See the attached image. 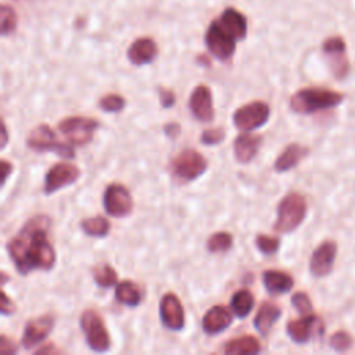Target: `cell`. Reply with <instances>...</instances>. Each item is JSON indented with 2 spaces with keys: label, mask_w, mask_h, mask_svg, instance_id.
<instances>
[{
  "label": "cell",
  "mask_w": 355,
  "mask_h": 355,
  "mask_svg": "<svg viewBox=\"0 0 355 355\" xmlns=\"http://www.w3.org/2000/svg\"><path fill=\"white\" fill-rule=\"evenodd\" d=\"M322 49H323V53H324L326 55L334 54V53H345V43H344V40H343L341 37L336 36V37L327 39V40L323 43Z\"/></svg>",
  "instance_id": "36"
},
{
  "label": "cell",
  "mask_w": 355,
  "mask_h": 355,
  "mask_svg": "<svg viewBox=\"0 0 355 355\" xmlns=\"http://www.w3.org/2000/svg\"><path fill=\"white\" fill-rule=\"evenodd\" d=\"M261 344L254 336H240L237 338L229 340L222 351L227 355H254L261 352Z\"/></svg>",
  "instance_id": "24"
},
{
  "label": "cell",
  "mask_w": 355,
  "mask_h": 355,
  "mask_svg": "<svg viewBox=\"0 0 355 355\" xmlns=\"http://www.w3.org/2000/svg\"><path fill=\"white\" fill-rule=\"evenodd\" d=\"M189 108L193 116L200 122H211L215 116L212 93L208 86L198 85L190 94Z\"/></svg>",
  "instance_id": "16"
},
{
  "label": "cell",
  "mask_w": 355,
  "mask_h": 355,
  "mask_svg": "<svg viewBox=\"0 0 355 355\" xmlns=\"http://www.w3.org/2000/svg\"><path fill=\"white\" fill-rule=\"evenodd\" d=\"M233 245V236L227 232H216L207 240V250L211 254L226 252Z\"/></svg>",
  "instance_id": "28"
},
{
  "label": "cell",
  "mask_w": 355,
  "mask_h": 355,
  "mask_svg": "<svg viewBox=\"0 0 355 355\" xmlns=\"http://www.w3.org/2000/svg\"><path fill=\"white\" fill-rule=\"evenodd\" d=\"M309 153V150L298 143H291L288 144L282 153L280 155L275 159L273 162V169L279 173L287 172L293 168H295L298 165V162L306 157V154Z\"/></svg>",
  "instance_id": "20"
},
{
  "label": "cell",
  "mask_w": 355,
  "mask_h": 355,
  "mask_svg": "<svg viewBox=\"0 0 355 355\" xmlns=\"http://www.w3.org/2000/svg\"><path fill=\"white\" fill-rule=\"evenodd\" d=\"M329 344L330 347L334 349V351H338V352H344L347 349L351 348L352 345V338L351 336L344 331V330H340V331H336L330 338H329Z\"/></svg>",
  "instance_id": "33"
},
{
  "label": "cell",
  "mask_w": 355,
  "mask_h": 355,
  "mask_svg": "<svg viewBox=\"0 0 355 355\" xmlns=\"http://www.w3.org/2000/svg\"><path fill=\"white\" fill-rule=\"evenodd\" d=\"M306 201L295 191L286 194L277 205V219L273 225V230L277 233L294 232L305 219Z\"/></svg>",
  "instance_id": "3"
},
{
  "label": "cell",
  "mask_w": 355,
  "mask_h": 355,
  "mask_svg": "<svg viewBox=\"0 0 355 355\" xmlns=\"http://www.w3.org/2000/svg\"><path fill=\"white\" fill-rule=\"evenodd\" d=\"M50 225L51 220L47 215H35L7 241L6 250L19 275L26 276L33 270L53 269L55 251L49 240Z\"/></svg>",
  "instance_id": "1"
},
{
  "label": "cell",
  "mask_w": 355,
  "mask_h": 355,
  "mask_svg": "<svg viewBox=\"0 0 355 355\" xmlns=\"http://www.w3.org/2000/svg\"><path fill=\"white\" fill-rule=\"evenodd\" d=\"M80 229L90 237H105L110 232V222L103 216L86 218L80 222Z\"/></svg>",
  "instance_id": "27"
},
{
  "label": "cell",
  "mask_w": 355,
  "mask_h": 355,
  "mask_svg": "<svg viewBox=\"0 0 355 355\" xmlns=\"http://www.w3.org/2000/svg\"><path fill=\"white\" fill-rule=\"evenodd\" d=\"M337 255V244L331 240L323 241L313 252L309 261V272L313 277H323L333 269Z\"/></svg>",
  "instance_id": "15"
},
{
  "label": "cell",
  "mask_w": 355,
  "mask_h": 355,
  "mask_svg": "<svg viewBox=\"0 0 355 355\" xmlns=\"http://www.w3.org/2000/svg\"><path fill=\"white\" fill-rule=\"evenodd\" d=\"M0 311L3 315H12L15 312L14 302L7 297V294L1 293V301H0Z\"/></svg>",
  "instance_id": "39"
},
{
  "label": "cell",
  "mask_w": 355,
  "mask_h": 355,
  "mask_svg": "<svg viewBox=\"0 0 355 355\" xmlns=\"http://www.w3.org/2000/svg\"><path fill=\"white\" fill-rule=\"evenodd\" d=\"M344 100V94L322 87H305L295 92L290 98V108L297 114H313L334 108Z\"/></svg>",
  "instance_id": "2"
},
{
  "label": "cell",
  "mask_w": 355,
  "mask_h": 355,
  "mask_svg": "<svg viewBox=\"0 0 355 355\" xmlns=\"http://www.w3.org/2000/svg\"><path fill=\"white\" fill-rule=\"evenodd\" d=\"M262 144V136L243 132L240 133L233 144L234 157L240 164H248L251 162L255 155L259 151V147Z\"/></svg>",
  "instance_id": "18"
},
{
  "label": "cell",
  "mask_w": 355,
  "mask_h": 355,
  "mask_svg": "<svg viewBox=\"0 0 355 355\" xmlns=\"http://www.w3.org/2000/svg\"><path fill=\"white\" fill-rule=\"evenodd\" d=\"M79 176H80L79 168H76L75 165L67 164V162H58L47 171V173L44 176L43 191H44V194L50 196V194L61 190L62 187L71 186L72 183H75L79 179Z\"/></svg>",
  "instance_id": "12"
},
{
  "label": "cell",
  "mask_w": 355,
  "mask_h": 355,
  "mask_svg": "<svg viewBox=\"0 0 355 355\" xmlns=\"http://www.w3.org/2000/svg\"><path fill=\"white\" fill-rule=\"evenodd\" d=\"M254 295L250 290L247 288H240L237 290L232 298H230V309L232 312L240 318V319H244L250 315V312L252 311L254 308Z\"/></svg>",
  "instance_id": "26"
},
{
  "label": "cell",
  "mask_w": 355,
  "mask_h": 355,
  "mask_svg": "<svg viewBox=\"0 0 355 355\" xmlns=\"http://www.w3.org/2000/svg\"><path fill=\"white\" fill-rule=\"evenodd\" d=\"M162 129H164V133L171 139H175L180 133V125L176 122H168L166 125H164Z\"/></svg>",
  "instance_id": "40"
},
{
  "label": "cell",
  "mask_w": 355,
  "mask_h": 355,
  "mask_svg": "<svg viewBox=\"0 0 355 355\" xmlns=\"http://www.w3.org/2000/svg\"><path fill=\"white\" fill-rule=\"evenodd\" d=\"M11 171H12V165L8 161L1 159V184L3 186H4V183H6V180H7V178H8Z\"/></svg>",
  "instance_id": "41"
},
{
  "label": "cell",
  "mask_w": 355,
  "mask_h": 355,
  "mask_svg": "<svg viewBox=\"0 0 355 355\" xmlns=\"http://www.w3.org/2000/svg\"><path fill=\"white\" fill-rule=\"evenodd\" d=\"M116 272L111 265H101L93 269L94 283L101 288H108L116 283Z\"/></svg>",
  "instance_id": "29"
},
{
  "label": "cell",
  "mask_w": 355,
  "mask_h": 355,
  "mask_svg": "<svg viewBox=\"0 0 355 355\" xmlns=\"http://www.w3.org/2000/svg\"><path fill=\"white\" fill-rule=\"evenodd\" d=\"M7 140H8V133H7L6 123L3 122V123H1V148H4V147H6Z\"/></svg>",
  "instance_id": "43"
},
{
  "label": "cell",
  "mask_w": 355,
  "mask_h": 355,
  "mask_svg": "<svg viewBox=\"0 0 355 355\" xmlns=\"http://www.w3.org/2000/svg\"><path fill=\"white\" fill-rule=\"evenodd\" d=\"M158 97H159V103H161L162 108H171V107L175 105L176 96L171 89L159 87L158 89Z\"/></svg>",
  "instance_id": "37"
},
{
  "label": "cell",
  "mask_w": 355,
  "mask_h": 355,
  "mask_svg": "<svg viewBox=\"0 0 355 355\" xmlns=\"http://www.w3.org/2000/svg\"><path fill=\"white\" fill-rule=\"evenodd\" d=\"M26 147L36 153L53 151L61 158H75L73 147L58 140L54 130L46 123L37 125L35 129L31 130V133L26 137Z\"/></svg>",
  "instance_id": "4"
},
{
  "label": "cell",
  "mask_w": 355,
  "mask_h": 355,
  "mask_svg": "<svg viewBox=\"0 0 355 355\" xmlns=\"http://www.w3.org/2000/svg\"><path fill=\"white\" fill-rule=\"evenodd\" d=\"M18 351L17 345L4 334L0 337V354L1 355H15Z\"/></svg>",
  "instance_id": "38"
},
{
  "label": "cell",
  "mask_w": 355,
  "mask_h": 355,
  "mask_svg": "<svg viewBox=\"0 0 355 355\" xmlns=\"http://www.w3.org/2000/svg\"><path fill=\"white\" fill-rule=\"evenodd\" d=\"M270 116V108L263 101H251L239 107L232 119L234 126L241 132H250L263 126Z\"/></svg>",
  "instance_id": "8"
},
{
  "label": "cell",
  "mask_w": 355,
  "mask_h": 355,
  "mask_svg": "<svg viewBox=\"0 0 355 355\" xmlns=\"http://www.w3.org/2000/svg\"><path fill=\"white\" fill-rule=\"evenodd\" d=\"M262 283L266 291L273 295L288 293L294 286V280L288 273L275 269H268L262 272Z\"/></svg>",
  "instance_id": "22"
},
{
  "label": "cell",
  "mask_w": 355,
  "mask_h": 355,
  "mask_svg": "<svg viewBox=\"0 0 355 355\" xmlns=\"http://www.w3.org/2000/svg\"><path fill=\"white\" fill-rule=\"evenodd\" d=\"M236 42L237 40L234 39V36L227 32L218 19L211 22L205 32L207 49L215 58L220 61H226L234 54Z\"/></svg>",
  "instance_id": "9"
},
{
  "label": "cell",
  "mask_w": 355,
  "mask_h": 355,
  "mask_svg": "<svg viewBox=\"0 0 355 355\" xmlns=\"http://www.w3.org/2000/svg\"><path fill=\"white\" fill-rule=\"evenodd\" d=\"M54 327V316L51 313H46L31 319L24 329L21 344L25 349H32L44 341Z\"/></svg>",
  "instance_id": "14"
},
{
  "label": "cell",
  "mask_w": 355,
  "mask_h": 355,
  "mask_svg": "<svg viewBox=\"0 0 355 355\" xmlns=\"http://www.w3.org/2000/svg\"><path fill=\"white\" fill-rule=\"evenodd\" d=\"M225 137H226V132L223 128H212V129H205L200 140L205 146H216L220 141H223Z\"/></svg>",
  "instance_id": "34"
},
{
  "label": "cell",
  "mask_w": 355,
  "mask_h": 355,
  "mask_svg": "<svg viewBox=\"0 0 355 355\" xmlns=\"http://www.w3.org/2000/svg\"><path fill=\"white\" fill-rule=\"evenodd\" d=\"M159 318L162 324L172 330L180 331L184 327V309L178 295L166 293L159 301Z\"/></svg>",
  "instance_id": "13"
},
{
  "label": "cell",
  "mask_w": 355,
  "mask_h": 355,
  "mask_svg": "<svg viewBox=\"0 0 355 355\" xmlns=\"http://www.w3.org/2000/svg\"><path fill=\"white\" fill-rule=\"evenodd\" d=\"M232 311L223 305L209 308L202 316V330L208 336H216L225 331L232 324Z\"/></svg>",
  "instance_id": "17"
},
{
  "label": "cell",
  "mask_w": 355,
  "mask_h": 355,
  "mask_svg": "<svg viewBox=\"0 0 355 355\" xmlns=\"http://www.w3.org/2000/svg\"><path fill=\"white\" fill-rule=\"evenodd\" d=\"M282 316V309L270 302L265 301L261 304L255 318H254V327L261 336H268L273 324L277 322V319Z\"/></svg>",
  "instance_id": "21"
},
{
  "label": "cell",
  "mask_w": 355,
  "mask_h": 355,
  "mask_svg": "<svg viewBox=\"0 0 355 355\" xmlns=\"http://www.w3.org/2000/svg\"><path fill=\"white\" fill-rule=\"evenodd\" d=\"M157 43L151 37H139L128 49V60L135 65L150 64L157 57Z\"/></svg>",
  "instance_id": "19"
},
{
  "label": "cell",
  "mask_w": 355,
  "mask_h": 355,
  "mask_svg": "<svg viewBox=\"0 0 355 355\" xmlns=\"http://www.w3.org/2000/svg\"><path fill=\"white\" fill-rule=\"evenodd\" d=\"M115 298L119 304L135 308L141 302V291L133 282L123 280L115 288Z\"/></svg>",
  "instance_id": "25"
},
{
  "label": "cell",
  "mask_w": 355,
  "mask_h": 355,
  "mask_svg": "<svg viewBox=\"0 0 355 355\" xmlns=\"http://www.w3.org/2000/svg\"><path fill=\"white\" fill-rule=\"evenodd\" d=\"M291 304L298 311V313H301L302 316L312 313V302L306 293H302V291L295 293L291 297Z\"/></svg>",
  "instance_id": "35"
},
{
  "label": "cell",
  "mask_w": 355,
  "mask_h": 355,
  "mask_svg": "<svg viewBox=\"0 0 355 355\" xmlns=\"http://www.w3.org/2000/svg\"><path fill=\"white\" fill-rule=\"evenodd\" d=\"M255 245H257V248L261 254L273 255L280 247V240L277 237H273V236L258 234L255 237Z\"/></svg>",
  "instance_id": "32"
},
{
  "label": "cell",
  "mask_w": 355,
  "mask_h": 355,
  "mask_svg": "<svg viewBox=\"0 0 355 355\" xmlns=\"http://www.w3.org/2000/svg\"><path fill=\"white\" fill-rule=\"evenodd\" d=\"M288 337L297 344H305L315 337H320L324 331V326L320 318L316 315H304L301 319L290 320L286 326Z\"/></svg>",
  "instance_id": "11"
},
{
  "label": "cell",
  "mask_w": 355,
  "mask_h": 355,
  "mask_svg": "<svg viewBox=\"0 0 355 355\" xmlns=\"http://www.w3.org/2000/svg\"><path fill=\"white\" fill-rule=\"evenodd\" d=\"M103 205L108 215L114 218H125L133 209V200L125 186L111 183L104 191Z\"/></svg>",
  "instance_id": "10"
},
{
  "label": "cell",
  "mask_w": 355,
  "mask_h": 355,
  "mask_svg": "<svg viewBox=\"0 0 355 355\" xmlns=\"http://www.w3.org/2000/svg\"><path fill=\"white\" fill-rule=\"evenodd\" d=\"M218 21L227 32L234 36L236 40H243L247 36V19L240 11L234 8H226Z\"/></svg>",
  "instance_id": "23"
},
{
  "label": "cell",
  "mask_w": 355,
  "mask_h": 355,
  "mask_svg": "<svg viewBox=\"0 0 355 355\" xmlns=\"http://www.w3.org/2000/svg\"><path fill=\"white\" fill-rule=\"evenodd\" d=\"M97 128V119L89 116H68L58 123V130L68 139L69 144L75 146L90 143Z\"/></svg>",
  "instance_id": "7"
},
{
  "label": "cell",
  "mask_w": 355,
  "mask_h": 355,
  "mask_svg": "<svg viewBox=\"0 0 355 355\" xmlns=\"http://www.w3.org/2000/svg\"><path fill=\"white\" fill-rule=\"evenodd\" d=\"M57 352H58V351H57L51 344H47L46 347H42L40 349L36 351V354H44V355H46V354H57Z\"/></svg>",
  "instance_id": "42"
},
{
  "label": "cell",
  "mask_w": 355,
  "mask_h": 355,
  "mask_svg": "<svg viewBox=\"0 0 355 355\" xmlns=\"http://www.w3.org/2000/svg\"><path fill=\"white\" fill-rule=\"evenodd\" d=\"M208 168L204 155L193 148L180 151L169 164L172 175L180 182H191L200 178Z\"/></svg>",
  "instance_id": "6"
},
{
  "label": "cell",
  "mask_w": 355,
  "mask_h": 355,
  "mask_svg": "<svg viewBox=\"0 0 355 355\" xmlns=\"http://www.w3.org/2000/svg\"><path fill=\"white\" fill-rule=\"evenodd\" d=\"M80 329L85 334L86 344L94 352H107L111 347V340L103 318L93 309H86L79 319Z\"/></svg>",
  "instance_id": "5"
},
{
  "label": "cell",
  "mask_w": 355,
  "mask_h": 355,
  "mask_svg": "<svg viewBox=\"0 0 355 355\" xmlns=\"http://www.w3.org/2000/svg\"><path fill=\"white\" fill-rule=\"evenodd\" d=\"M0 19H1V35H11L17 28V12L7 4L0 7Z\"/></svg>",
  "instance_id": "31"
},
{
  "label": "cell",
  "mask_w": 355,
  "mask_h": 355,
  "mask_svg": "<svg viewBox=\"0 0 355 355\" xmlns=\"http://www.w3.org/2000/svg\"><path fill=\"white\" fill-rule=\"evenodd\" d=\"M125 105H126L125 97H122L121 94H116V93L105 94L98 100V107L104 112H114L115 114V112L122 111L125 108Z\"/></svg>",
  "instance_id": "30"
}]
</instances>
